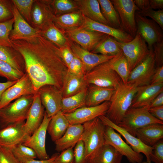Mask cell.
<instances>
[{
  "label": "cell",
  "mask_w": 163,
  "mask_h": 163,
  "mask_svg": "<svg viewBox=\"0 0 163 163\" xmlns=\"http://www.w3.org/2000/svg\"><path fill=\"white\" fill-rule=\"evenodd\" d=\"M11 11L14 19L13 29L9 36L11 41L29 40L41 34V30L31 26L21 15L12 2Z\"/></svg>",
  "instance_id": "cell-14"
},
{
  "label": "cell",
  "mask_w": 163,
  "mask_h": 163,
  "mask_svg": "<svg viewBox=\"0 0 163 163\" xmlns=\"http://www.w3.org/2000/svg\"><path fill=\"white\" fill-rule=\"evenodd\" d=\"M41 35L48 40L60 48L70 44L71 40L65 35L63 30L51 22L41 30Z\"/></svg>",
  "instance_id": "cell-31"
},
{
  "label": "cell",
  "mask_w": 163,
  "mask_h": 163,
  "mask_svg": "<svg viewBox=\"0 0 163 163\" xmlns=\"http://www.w3.org/2000/svg\"><path fill=\"white\" fill-rule=\"evenodd\" d=\"M152 48L156 66H163V41L154 44Z\"/></svg>",
  "instance_id": "cell-51"
},
{
  "label": "cell",
  "mask_w": 163,
  "mask_h": 163,
  "mask_svg": "<svg viewBox=\"0 0 163 163\" xmlns=\"http://www.w3.org/2000/svg\"><path fill=\"white\" fill-rule=\"evenodd\" d=\"M0 60L8 63L15 69L26 73L23 58L13 48L0 46Z\"/></svg>",
  "instance_id": "cell-33"
},
{
  "label": "cell",
  "mask_w": 163,
  "mask_h": 163,
  "mask_svg": "<svg viewBox=\"0 0 163 163\" xmlns=\"http://www.w3.org/2000/svg\"><path fill=\"white\" fill-rule=\"evenodd\" d=\"M37 93L31 81L26 72L14 84L3 93L0 100V109L14 100L24 95H34Z\"/></svg>",
  "instance_id": "cell-13"
},
{
  "label": "cell",
  "mask_w": 163,
  "mask_h": 163,
  "mask_svg": "<svg viewBox=\"0 0 163 163\" xmlns=\"http://www.w3.org/2000/svg\"><path fill=\"white\" fill-rule=\"evenodd\" d=\"M137 11L144 16L151 18L159 25L162 30H163V9L155 11L151 9H148L144 11Z\"/></svg>",
  "instance_id": "cell-45"
},
{
  "label": "cell",
  "mask_w": 163,
  "mask_h": 163,
  "mask_svg": "<svg viewBox=\"0 0 163 163\" xmlns=\"http://www.w3.org/2000/svg\"><path fill=\"white\" fill-rule=\"evenodd\" d=\"M24 73L15 69L8 63L0 60V76L6 78L8 81H17Z\"/></svg>",
  "instance_id": "cell-42"
},
{
  "label": "cell",
  "mask_w": 163,
  "mask_h": 163,
  "mask_svg": "<svg viewBox=\"0 0 163 163\" xmlns=\"http://www.w3.org/2000/svg\"><path fill=\"white\" fill-rule=\"evenodd\" d=\"M14 23L13 18L6 21L0 23V46L13 48L9 36Z\"/></svg>",
  "instance_id": "cell-41"
},
{
  "label": "cell",
  "mask_w": 163,
  "mask_h": 163,
  "mask_svg": "<svg viewBox=\"0 0 163 163\" xmlns=\"http://www.w3.org/2000/svg\"><path fill=\"white\" fill-rule=\"evenodd\" d=\"M149 111L154 117L163 121V105L150 108Z\"/></svg>",
  "instance_id": "cell-54"
},
{
  "label": "cell",
  "mask_w": 163,
  "mask_h": 163,
  "mask_svg": "<svg viewBox=\"0 0 163 163\" xmlns=\"http://www.w3.org/2000/svg\"><path fill=\"white\" fill-rule=\"evenodd\" d=\"M135 136L145 145L152 147L163 139V124H149L137 129Z\"/></svg>",
  "instance_id": "cell-25"
},
{
  "label": "cell",
  "mask_w": 163,
  "mask_h": 163,
  "mask_svg": "<svg viewBox=\"0 0 163 163\" xmlns=\"http://www.w3.org/2000/svg\"><path fill=\"white\" fill-rule=\"evenodd\" d=\"M110 1L118 14L122 29L134 38L137 32L135 13L140 10L133 0Z\"/></svg>",
  "instance_id": "cell-8"
},
{
  "label": "cell",
  "mask_w": 163,
  "mask_h": 163,
  "mask_svg": "<svg viewBox=\"0 0 163 163\" xmlns=\"http://www.w3.org/2000/svg\"><path fill=\"white\" fill-rule=\"evenodd\" d=\"M149 50L147 56L130 72L127 83L137 87L150 84L156 66L153 48Z\"/></svg>",
  "instance_id": "cell-10"
},
{
  "label": "cell",
  "mask_w": 163,
  "mask_h": 163,
  "mask_svg": "<svg viewBox=\"0 0 163 163\" xmlns=\"http://www.w3.org/2000/svg\"><path fill=\"white\" fill-rule=\"evenodd\" d=\"M25 121L9 125L0 129V146L11 149L18 144H23L30 136L26 133Z\"/></svg>",
  "instance_id": "cell-17"
},
{
  "label": "cell",
  "mask_w": 163,
  "mask_h": 163,
  "mask_svg": "<svg viewBox=\"0 0 163 163\" xmlns=\"http://www.w3.org/2000/svg\"><path fill=\"white\" fill-rule=\"evenodd\" d=\"M110 104V101H106L96 106H85L72 113L63 114L70 125L83 124L101 116L105 115Z\"/></svg>",
  "instance_id": "cell-16"
},
{
  "label": "cell",
  "mask_w": 163,
  "mask_h": 163,
  "mask_svg": "<svg viewBox=\"0 0 163 163\" xmlns=\"http://www.w3.org/2000/svg\"><path fill=\"white\" fill-rule=\"evenodd\" d=\"M88 87L75 94L63 98L61 111L63 113H70L85 106Z\"/></svg>",
  "instance_id": "cell-34"
},
{
  "label": "cell",
  "mask_w": 163,
  "mask_h": 163,
  "mask_svg": "<svg viewBox=\"0 0 163 163\" xmlns=\"http://www.w3.org/2000/svg\"><path fill=\"white\" fill-rule=\"evenodd\" d=\"M118 44L129 64L130 72L149 55L150 50L147 45L138 32L133 39L127 43Z\"/></svg>",
  "instance_id": "cell-7"
},
{
  "label": "cell",
  "mask_w": 163,
  "mask_h": 163,
  "mask_svg": "<svg viewBox=\"0 0 163 163\" xmlns=\"http://www.w3.org/2000/svg\"><path fill=\"white\" fill-rule=\"evenodd\" d=\"M104 138V145L113 147L123 156H125L131 163H140L143 160L141 153L134 151L121 138L120 135L113 128L105 126Z\"/></svg>",
  "instance_id": "cell-9"
},
{
  "label": "cell",
  "mask_w": 163,
  "mask_h": 163,
  "mask_svg": "<svg viewBox=\"0 0 163 163\" xmlns=\"http://www.w3.org/2000/svg\"><path fill=\"white\" fill-rule=\"evenodd\" d=\"M73 151L74 163H86L85 149L82 140L78 142L74 147Z\"/></svg>",
  "instance_id": "cell-47"
},
{
  "label": "cell",
  "mask_w": 163,
  "mask_h": 163,
  "mask_svg": "<svg viewBox=\"0 0 163 163\" xmlns=\"http://www.w3.org/2000/svg\"><path fill=\"white\" fill-rule=\"evenodd\" d=\"M51 117H49L45 111L43 121L40 126L23 144L36 152L40 160L49 159L46 149V138L47 128Z\"/></svg>",
  "instance_id": "cell-18"
},
{
  "label": "cell",
  "mask_w": 163,
  "mask_h": 163,
  "mask_svg": "<svg viewBox=\"0 0 163 163\" xmlns=\"http://www.w3.org/2000/svg\"><path fill=\"white\" fill-rule=\"evenodd\" d=\"M135 4L140 10L143 11L150 9L149 0H134Z\"/></svg>",
  "instance_id": "cell-55"
},
{
  "label": "cell",
  "mask_w": 163,
  "mask_h": 163,
  "mask_svg": "<svg viewBox=\"0 0 163 163\" xmlns=\"http://www.w3.org/2000/svg\"><path fill=\"white\" fill-rule=\"evenodd\" d=\"M47 1L34 0L31 11V24L33 27L41 30L53 22L55 15Z\"/></svg>",
  "instance_id": "cell-20"
},
{
  "label": "cell",
  "mask_w": 163,
  "mask_h": 163,
  "mask_svg": "<svg viewBox=\"0 0 163 163\" xmlns=\"http://www.w3.org/2000/svg\"><path fill=\"white\" fill-rule=\"evenodd\" d=\"M42 105L49 117H52L62 109L63 98L61 90L54 85H46L38 90Z\"/></svg>",
  "instance_id": "cell-15"
},
{
  "label": "cell",
  "mask_w": 163,
  "mask_h": 163,
  "mask_svg": "<svg viewBox=\"0 0 163 163\" xmlns=\"http://www.w3.org/2000/svg\"><path fill=\"white\" fill-rule=\"evenodd\" d=\"M11 41L13 48L23 58L26 72L36 92L46 85L61 89L63 77L68 68L59 47L41 34L29 40Z\"/></svg>",
  "instance_id": "cell-1"
},
{
  "label": "cell",
  "mask_w": 163,
  "mask_h": 163,
  "mask_svg": "<svg viewBox=\"0 0 163 163\" xmlns=\"http://www.w3.org/2000/svg\"><path fill=\"white\" fill-rule=\"evenodd\" d=\"M111 60L99 65L86 73L84 78L88 85H93L115 89L118 87L122 81L112 69Z\"/></svg>",
  "instance_id": "cell-6"
},
{
  "label": "cell",
  "mask_w": 163,
  "mask_h": 163,
  "mask_svg": "<svg viewBox=\"0 0 163 163\" xmlns=\"http://www.w3.org/2000/svg\"><path fill=\"white\" fill-rule=\"evenodd\" d=\"M0 163H21L14 156L11 149L0 146Z\"/></svg>",
  "instance_id": "cell-49"
},
{
  "label": "cell",
  "mask_w": 163,
  "mask_h": 163,
  "mask_svg": "<svg viewBox=\"0 0 163 163\" xmlns=\"http://www.w3.org/2000/svg\"><path fill=\"white\" fill-rule=\"evenodd\" d=\"M148 163L147 162V163Z\"/></svg>",
  "instance_id": "cell-60"
},
{
  "label": "cell",
  "mask_w": 163,
  "mask_h": 163,
  "mask_svg": "<svg viewBox=\"0 0 163 163\" xmlns=\"http://www.w3.org/2000/svg\"><path fill=\"white\" fill-rule=\"evenodd\" d=\"M148 106L140 107H130L126 112L119 126L135 136L136 130L146 125L154 123L163 124L149 111Z\"/></svg>",
  "instance_id": "cell-5"
},
{
  "label": "cell",
  "mask_w": 163,
  "mask_h": 163,
  "mask_svg": "<svg viewBox=\"0 0 163 163\" xmlns=\"http://www.w3.org/2000/svg\"><path fill=\"white\" fill-rule=\"evenodd\" d=\"M54 8L55 16L79 10L78 5L75 0H56L51 3Z\"/></svg>",
  "instance_id": "cell-40"
},
{
  "label": "cell",
  "mask_w": 163,
  "mask_h": 163,
  "mask_svg": "<svg viewBox=\"0 0 163 163\" xmlns=\"http://www.w3.org/2000/svg\"><path fill=\"white\" fill-rule=\"evenodd\" d=\"M83 20V15L78 10L55 16L53 22L57 27L63 30L78 28Z\"/></svg>",
  "instance_id": "cell-32"
},
{
  "label": "cell",
  "mask_w": 163,
  "mask_h": 163,
  "mask_svg": "<svg viewBox=\"0 0 163 163\" xmlns=\"http://www.w3.org/2000/svg\"><path fill=\"white\" fill-rule=\"evenodd\" d=\"M163 105V91L159 94L148 105L149 108Z\"/></svg>",
  "instance_id": "cell-56"
},
{
  "label": "cell",
  "mask_w": 163,
  "mask_h": 163,
  "mask_svg": "<svg viewBox=\"0 0 163 163\" xmlns=\"http://www.w3.org/2000/svg\"><path fill=\"white\" fill-rule=\"evenodd\" d=\"M83 131L82 124L70 125L63 136L55 142L56 150L60 152L73 148L79 140Z\"/></svg>",
  "instance_id": "cell-26"
},
{
  "label": "cell",
  "mask_w": 163,
  "mask_h": 163,
  "mask_svg": "<svg viewBox=\"0 0 163 163\" xmlns=\"http://www.w3.org/2000/svg\"><path fill=\"white\" fill-rule=\"evenodd\" d=\"M69 46L74 56L85 65L87 72L99 65L109 61L115 56L93 53L84 49L72 41Z\"/></svg>",
  "instance_id": "cell-23"
},
{
  "label": "cell",
  "mask_w": 163,
  "mask_h": 163,
  "mask_svg": "<svg viewBox=\"0 0 163 163\" xmlns=\"http://www.w3.org/2000/svg\"><path fill=\"white\" fill-rule=\"evenodd\" d=\"M69 44L59 48L62 58L67 67L74 57V55L70 47Z\"/></svg>",
  "instance_id": "cell-52"
},
{
  "label": "cell",
  "mask_w": 163,
  "mask_h": 163,
  "mask_svg": "<svg viewBox=\"0 0 163 163\" xmlns=\"http://www.w3.org/2000/svg\"><path fill=\"white\" fill-rule=\"evenodd\" d=\"M98 117L105 126L111 127L122 136L126 140L127 143L134 151L139 153H143L145 155L148 163H151V157L152 153L153 147L145 145L138 138L113 123L105 115H101Z\"/></svg>",
  "instance_id": "cell-19"
},
{
  "label": "cell",
  "mask_w": 163,
  "mask_h": 163,
  "mask_svg": "<svg viewBox=\"0 0 163 163\" xmlns=\"http://www.w3.org/2000/svg\"><path fill=\"white\" fill-rule=\"evenodd\" d=\"M54 163H74L73 148H69L62 151L56 158Z\"/></svg>",
  "instance_id": "cell-50"
},
{
  "label": "cell",
  "mask_w": 163,
  "mask_h": 163,
  "mask_svg": "<svg viewBox=\"0 0 163 163\" xmlns=\"http://www.w3.org/2000/svg\"><path fill=\"white\" fill-rule=\"evenodd\" d=\"M17 9L29 24L31 22V11L34 0H13L11 1Z\"/></svg>",
  "instance_id": "cell-43"
},
{
  "label": "cell",
  "mask_w": 163,
  "mask_h": 163,
  "mask_svg": "<svg viewBox=\"0 0 163 163\" xmlns=\"http://www.w3.org/2000/svg\"><path fill=\"white\" fill-rule=\"evenodd\" d=\"M69 125L68 120L61 110L53 116L47 128L52 141L55 142L61 138Z\"/></svg>",
  "instance_id": "cell-30"
},
{
  "label": "cell",
  "mask_w": 163,
  "mask_h": 163,
  "mask_svg": "<svg viewBox=\"0 0 163 163\" xmlns=\"http://www.w3.org/2000/svg\"><path fill=\"white\" fill-rule=\"evenodd\" d=\"M137 87L122 82L115 89L110 101V104L105 116L118 125L130 107Z\"/></svg>",
  "instance_id": "cell-3"
},
{
  "label": "cell",
  "mask_w": 163,
  "mask_h": 163,
  "mask_svg": "<svg viewBox=\"0 0 163 163\" xmlns=\"http://www.w3.org/2000/svg\"><path fill=\"white\" fill-rule=\"evenodd\" d=\"M88 85L84 77H80L70 73L68 71L64 75L61 91L63 98L75 94L87 88Z\"/></svg>",
  "instance_id": "cell-28"
},
{
  "label": "cell",
  "mask_w": 163,
  "mask_h": 163,
  "mask_svg": "<svg viewBox=\"0 0 163 163\" xmlns=\"http://www.w3.org/2000/svg\"><path fill=\"white\" fill-rule=\"evenodd\" d=\"M18 80L13 81H8L5 82H0V100L4 92L8 88L14 84Z\"/></svg>",
  "instance_id": "cell-59"
},
{
  "label": "cell",
  "mask_w": 163,
  "mask_h": 163,
  "mask_svg": "<svg viewBox=\"0 0 163 163\" xmlns=\"http://www.w3.org/2000/svg\"><path fill=\"white\" fill-rule=\"evenodd\" d=\"M122 52L118 41L113 37L107 35L91 52L104 55L114 56Z\"/></svg>",
  "instance_id": "cell-36"
},
{
  "label": "cell",
  "mask_w": 163,
  "mask_h": 163,
  "mask_svg": "<svg viewBox=\"0 0 163 163\" xmlns=\"http://www.w3.org/2000/svg\"><path fill=\"white\" fill-rule=\"evenodd\" d=\"M45 112L40 95L37 92L34 95L33 101L24 124L25 131L29 136L31 135L40 127L43 121Z\"/></svg>",
  "instance_id": "cell-22"
},
{
  "label": "cell",
  "mask_w": 163,
  "mask_h": 163,
  "mask_svg": "<svg viewBox=\"0 0 163 163\" xmlns=\"http://www.w3.org/2000/svg\"><path fill=\"white\" fill-rule=\"evenodd\" d=\"M68 68L70 73L80 77H84L87 72L84 64L75 56Z\"/></svg>",
  "instance_id": "cell-44"
},
{
  "label": "cell",
  "mask_w": 163,
  "mask_h": 163,
  "mask_svg": "<svg viewBox=\"0 0 163 163\" xmlns=\"http://www.w3.org/2000/svg\"><path fill=\"white\" fill-rule=\"evenodd\" d=\"M115 89L93 85H89L86 98L85 106L98 105L106 101H110Z\"/></svg>",
  "instance_id": "cell-27"
},
{
  "label": "cell",
  "mask_w": 163,
  "mask_h": 163,
  "mask_svg": "<svg viewBox=\"0 0 163 163\" xmlns=\"http://www.w3.org/2000/svg\"><path fill=\"white\" fill-rule=\"evenodd\" d=\"M163 91V83L138 87L130 107L137 108L148 106Z\"/></svg>",
  "instance_id": "cell-24"
},
{
  "label": "cell",
  "mask_w": 163,
  "mask_h": 163,
  "mask_svg": "<svg viewBox=\"0 0 163 163\" xmlns=\"http://www.w3.org/2000/svg\"><path fill=\"white\" fill-rule=\"evenodd\" d=\"M34 95L22 96L0 109V129L9 125L25 121Z\"/></svg>",
  "instance_id": "cell-4"
},
{
  "label": "cell",
  "mask_w": 163,
  "mask_h": 163,
  "mask_svg": "<svg viewBox=\"0 0 163 163\" xmlns=\"http://www.w3.org/2000/svg\"><path fill=\"white\" fill-rule=\"evenodd\" d=\"M11 149L14 157L21 163L37 158L34 150L23 144L15 145Z\"/></svg>",
  "instance_id": "cell-39"
},
{
  "label": "cell",
  "mask_w": 163,
  "mask_h": 163,
  "mask_svg": "<svg viewBox=\"0 0 163 163\" xmlns=\"http://www.w3.org/2000/svg\"><path fill=\"white\" fill-rule=\"evenodd\" d=\"M101 13L109 26L122 29L118 14L109 0H98Z\"/></svg>",
  "instance_id": "cell-35"
},
{
  "label": "cell",
  "mask_w": 163,
  "mask_h": 163,
  "mask_svg": "<svg viewBox=\"0 0 163 163\" xmlns=\"http://www.w3.org/2000/svg\"><path fill=\"white\" fill-rule=\"evenodd\" d=\"M153 149L151 157V162L154 163H163V139L153 146Z\"/></svg>",
  "instance_id": "cell-48"
},
{
  "label": "cell",
  "mask_w": 163,
  "mask_h": 163,
  "mask_svg": "<svg viewBox=\"0 0 163 163\" xmlns=\"http://www.w3.org/2000/svg\"><path fill=\"white\" fill-rule=\"evenodd\" d=\"M150 9L161 10L163 8V0H149Z\"/></svg>",
  "instance_id": "cell-58"
},
{
  "label": "cell",
  "mask_w": 163,
  "mask_h": 163,
  "mask_svg": "<svg viewBox=\"0 0 163 163\" xmlns=\"http://www.w3.org/2000/svg\"><path fill=\"white\" fill-rule=\"evenodd\" d=\"M75 1L78 5L79 10L83 15L94 21L108 25L101 13L98 0Z\"/></svg>",
  "instance_id": "cell-29"
},
{
  "label": "cell",
  "mask_w": 163,
  "mask_h": 163,
  "mask_svg": "<svg viewBox=\"0 0 163 163\" xmlns=\"http://www.w3.org/2000/svg\"><path fill=\"white\" fill-rule=\"evenodd\" d=\"M123 157L113 147L104 145L92 163H121Z\"/></svg>",
  "instance_id": "cell-38"
},
{
  "label": "cell",
  "mask_w": 163,
  "mask_h": 163,
  "mask_svg": "<svg viewBox=\"0 0 163 163\" xmlns=\"http://www.w3.org/2000/svg\"><path fill=\"white\" fill-rule=\"evenodd\" d=\"M82 125L83 131L79 140L84 143L86 163H92L104 145L105 125L98 117Z\"/></svg>",
  "instance_id": "cell-2"
},
{
  "label": "cell",
  "mask_w": 163,
  "mask_h": 163,
  "mask_svg": "<svg viewBox=\"0 0 163 163\" xmlns=\"http://www.w3.org/2000/svg\"><path fill=\"white\" fill-rule=\"evenodd\" d=\"M59 154L56 153L47 159L36 160L33 159L28 161L24 163H54L55 161Z\"/></svg>",
  "instance_id": "cell-57"
},
{
  "label": "cell",
  "mask_w": 163,
  "mask_h": 163,
  "mask_svg": "<svg viewBox=\"0 0 163 163\" xmlns=\"http://www.w3.org/2000/svg\"><path fill=\"white\" fill-rule=\"evenodd\" d=\"M111 60L112 69L120 77L123 82L126 84L130 71L127 61L122 52L115 56Z\"/></svg>",
  "instance_id": "cell-37"
},
{
  "label": "cell",
  "mask_w": 163,
  "mask_h": 163,
  "mask_svg": "<svg viewBox=\"0 0 163 163\" xmlns=\"http://www.w3.org/2000/svg\"><path fill=\"white\" fill-rule=\"evenodd\" d=\"M135 21L137 32L147 43L149 50L152 48L154 44L163 41V30L155 21L137 11L135 13Z\"/></svg>",
  "instance_id": "cell-11"
},
{
  "label": "cell",
  "mask_w": 163,
  "mask_h": 163,
  "mask_svg": "<svg viewBox=\"0 0 163 163\" xmlns=\"http://www.w3.org/2000/svg\"><path fill=\"white\" fill-rule=\"evenodd\" d=\"M83 16V22L78 28L104 34L113 37L120 42H128L133 38L122 29L115 28L108 25L94 21L84 15Z\"/></svg>",
  "instance_id": "cell-21"
},
{
  "label": "cell",
  "mask_w": 163,
  "mask_h": 163,
  "mask_svg": "<svg viewBox=\"0 0 163 163\" xmlns=\"http://www.w3.org/2000/svg\"><path fill=\"white\" fill-rule=\"evenodd\" d=\"M11 5L8 1L0 0V23L13 18Z\"/></svg>",
  "instance_id": "cell-46"
},
{
  "label": "cell",
  "mask_w": 163,
  "mask_h": 163,
  "mask_svg": "<svg viewBox=\"0 0 163 163\" xmlns=\"http://www.w3.org/2000/svg\"><path fill=\"white\" fill-rule=\"evenodd\" d=\"M72 41L91 52L107 35L96 31L78 28L63 30Z\"/></svg>",
  "instance_id": "cell-12"
},
{
  "label": "cell",
  "mask_w": 163,
  "mask_h": 163,
  "mask_svg": "<svg viewBox=\"0 0 163 163\" xmlns=\"http://www.w3.org/2000/svg\"><path fill=\"white\" fill-rule=\"evenodd\" d=\"M161 83H163V66L156 67L150 84L155 85Z\"/></svg>",
  "instance_id": "cell-53"
}]
</instances>
